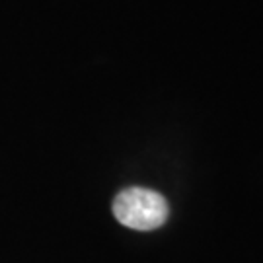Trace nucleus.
<instances>
[{
	"mask_svg": "<svg viewBox=\"0 0 263 263\" xmlns=\"http://www.w3.org/2000/svg\"><path fill=\"white\" fill-rule=\"evenodd\" d=\"M113 215L133 230H156L168 220L170 207L164 195L146 187H127L113 199Z\"/></svg>",
	"mask_w": 263,
	"mask_h": 263,
	"instance_id": "nucleus-1",
	"label": "nucleus"
}]
</instances>
